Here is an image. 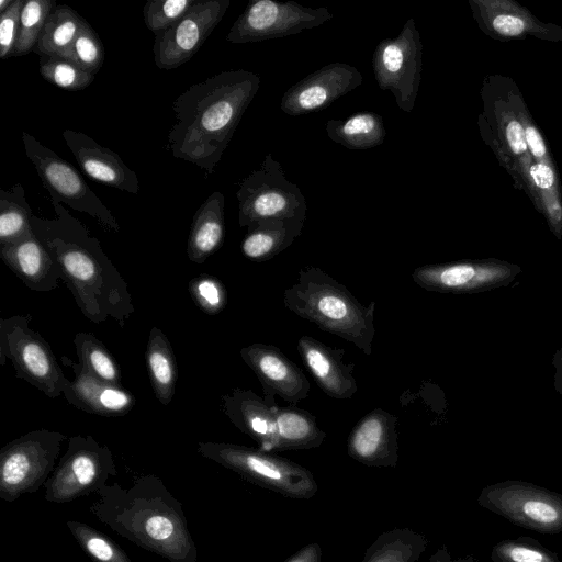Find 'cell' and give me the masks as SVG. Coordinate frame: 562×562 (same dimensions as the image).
Returning a JSON list of instances; mask_svg holds the SVG:
<instances>
[{
	"mask_svg": "<svg viewBox=\"0 0 562 562\" xmlns=\"http://www.w3.org/2000/svg\"><path fill=\"white\" fill-rule=\"evenodd\" d=\"M196 451L260 487L294 499H310L318 491L305 467L271 452L229 442L201 441Z\"/></svg>",
	"mask_w": 562,
	"mask_h": 562,
	"instance_id": "6",
	"label": "cell"
},
{
	"mask_svg": "<svg viewBox=\"0 0 562 562\" xmlns=\"http://www.w3.org/2000/svg\"><path fill=\"white\" fill-rule=\"evenodd\" d=\"M325 7L308 8L294 1L252 0L226 35L232 44H247L299 34L331 20Z\"/></svg>",
	"mask_w": 562,
	"mask_h": 562,
	"instance_id": "14",
	"label": "cell"
},
{
	"mask_svg": "<svg viewBox=\"0 0 562 562\" xmlns=\"http://www.w3.org/2000/svg\"><path fill=\"white\" fill-rule=\"evenodd\" d=\"M528 198L542 213L552 232L562 233V195L554 164L532 161L529 168Z\"/></svg>",
	"mask_w": 562,
	"mask_h": 562,
	"instance_id": "31",
	"label": "cell"
},
{
	"mask_svg": "<svg viewBox=\"0 0 562 562\" xmlns=\"http://www.w3.org/2000/svg\"><path fill=\"white\" fill-rule=\"evenodd\" d=\"M305 220H265L247 227L241 243L246 258L256 262L272 259L290 247L302 234Z\"/></svg>",
	"mask_w": 562,
	"mask_h": 562,
	"instance_id": "26",
	"label": "cell"
},
{
	"mask_svg": "<svg viewBox=\"0 0 562 562\" xmlns=\"http://www.w3.org/2000/svg\"><path fill=\"white\" fill-rule=\"evenodd\" d=\"M63 138L81 169L92 179L128 193L139 192L136 173L113 150L82 132L65 130Z\"/></svg>",
	"mask_w": 562,
	"mask_h": 562,
	"instance_id": "20",
	"label": "cell"
},
{
	"mask_svg": "<svg viewBox=\"0 0 562 562\" xmlns=\"http://www.w3.org/2000/svg\"><path fill=\"white\" fill-rule=\"evenodd\" d=\"M469 4L479 29L491 38L508 42L531 36L562 42V26L540 21L514 0H469Z\"/></svg>",
	"mask_w": 562,
	"mask_h": 562,
	"instance_id": "16",
	"label": "cell"
},
{
	"mask_svg": "<svg viewBox=\"0 0 562 562\" xmlns=\"http://www.w3.org/2000/svg\"><path fill=\"white\" fill-rule=\"evenodd\" d=\"M24 3V0H14L13 4L0 14V58L2 59L12 57L14 52Z\"/></svg>",
	"mask_w": 562,
	"mask_h": 562,
	"instance_id": "44",
	"label": "cell"
},
{
	"mask_svg": "<svg viewBox=\"0 0 562 562\" xmlns=\"http://www.w3.org/2000/svg\"><path fill=\"white\" fill-rule=\"evenodd\" d=\"M513 100L525 132L527 148L532 161L554 164L547 143L533 121L517 85L513 89Z\"/></svg>",
	"mask_w": 562,
	"mask_h": 562,
	"instance_id": "43",
	"label": "cell"
},
{
	"mask_svg": "<svg viewBox=\"0 0 562 562\" xmlns=\"http://www.w3.org/2000/svg\"><path fill=\"white\" fill-rule=\"evenodd\" d=\"M198 0H149L143 9L144 22L157 34L179 21Z\"/></svg>",
	"mask_w": 562,
	"mask_h": 562,
	"instance_id": "41",
	"label": "cell"
},
{
	"mask_svg": "<svg viewBox=\"0 0 562 562\" xmlns=\"http://www.w3.org/2000/svg\"><path fill=\"white\" fill-rule=\"evenodd\" d=\"M322 554L321 544L313 542L301 548L284 562H321Z\"/></svg>",
	"mask_w": 562,
	"mask_h": 562,
	"instance_id": "45",
	"label": "cell"
},
{
	"mask_svg": "<svg viewBox=\"0 0 562 562\" xmlns=\"http://www.w3.org/2000/svg\"><path fill=\"white\" fill-rule=\"evenodd\" d=\"M145 360L156 398L168 405L176 393L178 367L171 345L159 327L150 329Z\"/></svg>",
	"mask_w": 562,
	"mask_h": 562,
	"instance_id": "29",
	"label": "cell"
},
{
	"mask_svg": "<svg viewBox=\"0 0 562 562\" xmlns=\"http://www.w3.org/2000/svg\"><path fill=\"white\" fill-rule=\"evenodd\" d=\"M229 4V0H198L173 25L155 34V65L161 70H171L190 60L221 22Z\"/></svg>",
	"mask_w": 562,
	"mask_h": 562,
	"instance_id": "15",
	"label": "cell"
},
{
	"mask_svg": "<svg viewBox=\"0 0 562 562\" xmlns=\"http://www.w3.org/2000/svg\"><path fill=\"white\" fill-rule=\"evenodd\" d=\"M40 74L46 81L69 91L82 90L94 80V75L58 56L40 57Z\"/></svg>",
	"mask_w": 562,
	"mask_h": 562,
	"instance_id": "39",
	"label": "cell"
},
{
	"mask_svg": "<svg viewBox=\"0 0 562 562\" xmlns=\"http://www.w3.org/2000/svg\"><path fill=\"white\" fill-rule=\"evenodd\" d=\"M428 543L425 535L408 527H395L380 533L360 562H417Z\"/></svg>",
	"mask_w": 562,
	"mask_h": 562,
	"instance_id": "32",
	"label": "cell"
},
{
	"mask_svg": "<svg viewBox=\"0 0 562 562\" xmlns=\"http://www.w3.org/2000/svg\"><path fill=\"white\" fill-rule=\"evenodd\" d=\"M362 82L363 77L356 67L341 61L330 63L290 87L282 97L280 108L292 116L319 111Z\"/></svg>",
	"mask_w": 562,
	"mask_h": 562,
	"instance_id": "17",
	"label": "cell"
},
{
	"mask_svg": "<svg viewBox=\"0 0 562 562\" xmlns=\"http://www.w3.org/2000/svg\"><path fill=\"white\" fill-rule=\"evenodd\" d=\"M189 292L196 306L209 315L218 314L227 303L223 283L209 274H200L189 283Z\"/></svg>",
	"mask_w": 562,
	"mask_h": 562,
	"instance_id": "42",
	"label": "cell"
},
{
	"mask_svg": "<svg viewBox=\"0 0 562 562\" xmlns=\"http://www.w3.org/2000/svg\"><path fill=\"white\" fill-rule=\"evenodd\" d=\"M425 562H480L476 557L469 554L460 558H452L446 546L437 549Z\"/></svg>",
	"mask_w": 562,
	"mask_h": 562,
	"instance_id": "46",
	"label": "cell"
},
{
	"mask_svg": "<svg viewBox=\"0 0 562 562\" xmlns=\"http://www.w3.org/2000/svg\"><path fill=\"white\" fill-rule=\"evenodd\" d=\"M397 417L382 408L366 414L352 428L347 453L368 467L395 468L398 462Z\"/></svg>",
	"mask_w": 562,
	"mask_h": 562,
	"instance_id": "19",
	"label": "cell"
},
{
	"mask_svg": "<svg viewBox=\"0 0 562 562\" xmlns=\"http://www.w3.org/2000/svg\"><path fill=\"white\" fill-rule=\"evenodd\" d=\"M0 256L14 274L33 291H53L63 280L59 265L34 233L0 246Z\"/></svg>",
	"mask_w": 562,
	"mask_h": 562,
	"instance_id": "23",
	"label": "cell"
},
{
	"mask_svg": "<svg viewBox=\"0 0 562 562\" xmlns=\"http://www.w3.org/2000/svg\"><path fill=\"white\" fill-rule=\"evenodd\" d=\"M32 210L21 184L0 191V246L12 244L31 234Z\"/></svg>",
	"mask_w": 562,
	"mask_h": 562,
	"instance_id": "34",
	"label": "cell"
},
{
	"mask_svg": "<svg viewBox=\"0 0 562 562\" xmlns=\"http://www.w3.org/2000/svg\"><path fill=\"white\" fill-rule=\"evenodd\" d=\"M239 355L256 374L270 405L277 406L276 395L293 405L307 397V378L278 347L257 342L243 347Z\"/></svg>",
	"mask_w": 562,
	"mask_h": 562,
	"instance_id": "18",
	"label": "cell"
},
{
	"mask_svg": "<svg viewBox=\"0 0 562 562\" xmlns=\"http://www.w3.org/2000/svg\"><path fill=\"white\" fill-rule=\"evenodd\" d=\"M327 136L349 149H370L381 145L386 136L384 121L374 112H358L346 120H329Z\"/></svg>",
	"mask_w": 562,
	"mask_h": 562,
	"instance_id": "30",
	"label": "cell"
},
{
	"mask_svg": "<svg viewBox=\"0 0 562 562\" xmlns=\"http://www.w3.org/2000/svg\"><path fill=\"white\" fill-rule=\"evenodd\" d=\"M72 370L75 378L67 381L63 395L76 408L102 417H117L135 406V396L123 386L95 378L80 362H74Z\"/></svg>",
	"mask_w": 562,
	"mask_h": 562,
	"instance_id": "22",
	"label": "cell"
},
{
	"mask_svg": "<svg viewBox=\"0 0 562 562\" xmlns=\"http://www.w3.org/2000/svg\"><path fill=\"white\" fill-rule=\"evenodd\" d=\"M515 85L510 77H484L481 88L482 112L479 114L477 126L483 142L510 176L514 187L527 194L532 159L513 100Z\"/></svg>",
	"mask_w": 562,
	"mask_h": 562,
	"instance_id": "5",
	"label": "cell"
},
{
	"mask_svg": "<svg viewBox=\"0 0 562 562\" xmlns=\"http://www.w3.org/2000/svg\"><path fill=\"white\" fill-rule=\"evenodd\" d=\"M14 0H0V14L5 12L12 4Z\"/></svg>",
	"mask_w": 562,
	"mask_h": 562,
	"instance_id": "47",
	"label": "cell"
},
{
	"mask_svg": "<svg viewBox=\"0 0 562 562\" xmlns=\"http://www.w3.org/2000/svg\"><path fill=\"white\" fill-rule=\"evenodd\" d=\"M111 450L91 435L71 436L65 453L44 485V498L63 504L97 493L109 477L116 475Z\"/></svg>",
	"mask_w": 562,
	"mask_h": 562,
	"instance_id": "10",
	"label": "cell"
},
{
	"mask_svg": "<svg viewBox=\"0 0 562 562\" xmlns=\"http://www.w3.org/2000/svg\"><path fill=\"white\" fill-rule=\"evenodd\" d=\"M66 435L36 429L0 450V498L14 502L45 485L57 465Z\"/></svg>",
	"mask_w": 562,
	"mask_h": 562,
	"instance_id": "7",
	"label": "cell"
},
{
	"mask_svg": "<svg viewBox=\"0 0 562 562\" xmlns=\"http://www.w3.org/2000/svg\"><path fill=\"white\" fill-rule=\"evenodd\" d=\"M66 526L93 562H132L124 550L93 527L76 520H67Z\"/></svg>",
	"mask_w": 562,
	"mask_h": 562,
	"instance_id": "36",
	"label": "cell"
},
{
	"mask_svg": "<svg viewBox=\"0 0 562 562\" xmlns=\"http://www.w3.org/2000/svg\"><path fill=\"white\" fill-rule=\"evenodd\" d=\"M325 438L326 432L307 411L294 405L277 407L276 452L318 448Z\"/></svg>",
	"mask_w": 562,
	"mask_h": 562,
	"instance_id": "28",
	"label": "cell"
},
{
	"mask_svg": "<svg viewBox=\"0 0 562 562\" xmlns=\"http://www.w3.org/2000/svg\"><path fill=\"white\" fill-rule=\"evenodd\" d=\"M502 270L473 263L426 265L414 269L413 281L428 291L459 292L486 284Z\"/></svg>",
	"mask_w": 562,
	"mask_h": 562,
	"instance_id": "25",
	"label": "cell"
},
{
	"mask_svg": "<svg viewBox=\"0 0 562 562\" xmlns=\"http://www.w3.org/2000/svg\"><path fill=\"white\" fill-rule=\"evenodd\" d=\"M259 87L260 77L245 69L224 70L190 86L172 103L176 121L166 149L211 176Z\"/></svg>",
	"mask_w": 562,
	"mask_h": 562,
	"instance_id": "2",
	"label": "cell"
},
{
	"mask_svg": "<svg viewBox=\"0 0 562 562\" xmlns=\"http://www.w3.org/2000/svg\"><path fill=\"white\" fill-rule=\"evenodd\" d=\"M22 139L27 158L33 162L52 200L86 213L110 232H120L115 216L91 190L80 173L54 150L41 144L26 132Z\"/></svg>",
	"mask_w": 562,
	"mask_h": 562,
	"instance_id": "12",
	"label": "cell"
},
{
	"mask_svg": "<svg viewBox=\"0 0 562 562\" xmlns=\"http://www.w3.org/2000/svg\"><path fill=\"white\" fill-rule=\"evenodd\" d=\"M52 203L54 218L32 216L35 236L59 265L83 316L95 324L111 318L123 327L135 311L126 281L90 231L60 202Z\"/></svg>",
	"mask_w": 562,
	"mask_h": 562,
	"instance_id": "1",
	"label": "cell"
},
{
	"mask_svg": "<svg viewBox=\"0 0 562 562\" xmlns=\"http://www.w3.org/2000/svg\"><path fill=\"white\" fill-rule=\"evenodd\" d=\"M86 20L72 8L60 4L47 18L33 49L42 56H61L75 42Z\"/></svg>",
	"mask_w": 562,
	"mask_h": 562,
	"instance_id": "33",
	"label": "cell"
},
{
	"mask_svg": "<svg viewBox=\"0 0 562 562\" xmlns=\"http://www.w3.org/2000/svg\"><path fill=\"white\" fill-rule=\"evenodd\" d=\"M477 504L510 522L544 535L562 532V494L524 481L483 487Z\"/></svg>",
	"mask_w": 562,
	"mask_h": 562,
	"instance_id": "11",
	"label": "cell"
},
{
	"mask_svg": "<svg viewBox=\"0 0 562 562\" xmlns=\"http://www.w3.org/2000/svg\"><path fill=\"white\" fill-rule=\"evenodd\" d=\"M30 317L11 316L0 321V362L9 359L16 376L49 398L63 394L68 381L50 346L30 324Z\"/></svg>",
	"mask_w": 562,
	"mask_h": 562,
	"instance_id": "9",
	"label": "cell"
},
{
	"mask_svg": "<svg viewBox=\"0 0 562 562\" xmlns=\"http://www.w3.org/2000/svg\"><path fill=\"white\" fill-rule=\"evenodd\" d=\"M423 44L414 19L401 32L376 45L372 66L378 86L389 90L397 106L409 113L415 106L420 85Z\"/></svg>",
	"mask_w": 562,
	"mask_h": 562,
	"instance_id": "13",
	"label": "cell"
},
{
	"mask_svg": "<svg viewBox=\"0 0 562 562\" xmlns=\"http://www.w3.org/2000/svg\"><path fill=\"white\" fill-rule=\"evenodd\" d=\"M283 303L301 318L351 342L364 355H372L375 302L361 304L344 284L321 268H301L297 281L285 289Z\"/></svg>",
	"mask_w": 562,
	"mask_h": 562,
	"instance_id": "4",
	"label": "cell"
},
{
	"mask_svg": "<svg viewBox=\"0 0 562 562\" xmlns=\"http://www.w3.org/2000/svg\"><path fill=\"white\" fill-rule=\"evenodd\" d=\"M56 7L55 0L25 1L21 11L19 37L12 57L26 55L34 49L47 18Z\"/></svg>",
	"mask_w": 562,
	"mask_h": 562,
	"instance_id": "38",
	"label": "cell"
},
{
	"mask_svg": "<svg viewBox=\"0 0 562 562\" xmlns=\"http://www.w3.org/2000/svg\"><path fill=\"white\" fill-rule=\"evenodd\" d=\"M79 362L95 378L122 386L117 363L106 347L90 333H77L74 338Z\"/></svg>",
	"mask_w": 562,
	"mask_h": 562,
	"instance_id": "35",
	"label": "cell"
},
{
	"mask_svg": "<svg viewBox=\"0 0 562 562\" xmlns=\"http://www.w3.org/2000/svg\"><path fill=\"white\" fill-rule=\"evenodd\" d=\"M224 195L215 191L195 212L187 243L188 258L204 262L221 246L224 239Z\"/></svg>",
	"mask_w": 562,
	"mask_h": 562,
	"instance_id": "27",
	"label": "cell"
},
{
	"mask_svg": "<svg viewBox=\"0 0 562 562\" xmlns=\"http://www.w3.org/2000/svg\"><path fill=\"white\" fill-rule=\"evenodd\" d=\"M221 407L236 428L258 443V449L274 451L278 405H270L251 390L237 387L222 396Z\"/></svg>",
	"mask_w": 562,
	"mask_h": 562,
	"instance_id": "24",
	"label": "cell"
},
{
	"mask_svg": "<svg viewBox=\"0 0 562 562\" xmlns=\"http://www.w3.org/2000/svg\"><path fill=\"white\" fill-rule=\"evenodd\" d=\"M296 349L317 386L335 400H350L358 391L352 374L353 363L342 361L345 350L331 348L311 337L302 336Z\"/></svg>",
	"mask_w": 562,
	"mask_h": 562,
	"instance_id": "21",
	"label": "cell"
},
{
	"mask_svg": "<svg viewBox=\"0 0 562 562\" xmlns=\"http://www.w3.org/2000/svg\"><path fill=\"white\" fill-rule=\"evenodd\" d=\"M82 70L95 75L104 61V47L98 33L86 21L74 44L61 55Z\"/></svg>",
	"mask_w": 562,
	"mask_h": 562,
	"instance_id": "40",
	"label": "cell"
},
{
	"mask_svg": "<svg viewBox=\"0 0 562 562\" xmlns=\"http://www.w3.org/2000/svg\"><path fill=\"white\" fill-rule=\"evenodd\" d=\"M95 494L89 512L117 535L169 562H196L182 504L158 476H138L128 487L105 484Z\"/></svg>",
	"mask_w": 562,
	"mask_h": 562,
	"instance_id": "3",
	"label": "cell"
},
{
	"mask_svg": "<svg viewBox=\"0 0 562 562\" xmlns=\"http://www.w3.org/2000/svg\"><path fill=\"white\" fill-rule=\"evenodd\" d=\"M491 560L492 562H562L554 551L527 536L497 542L492 548Z\"/></svg>",
	"mask_w": 562,
	"mask_h": 562,
	"instance_id": "37",
	"label": "cell"
},
{
	"mask_svg": "<svg viewBox=\"0 0 562 562\" xmlns=\"http://www.w3.org/2000/svg\"><path fill=\"white\" fill-rule=\"evenodd\" d=\"M240 227L265 220L306 218V200L271 154L247 175L236 192Z\"/></svg>",
	"mask_w": 562,
	"mask_h": 562,
	"instance_id": "8",
	"label": "cell"
}]
</instances>
